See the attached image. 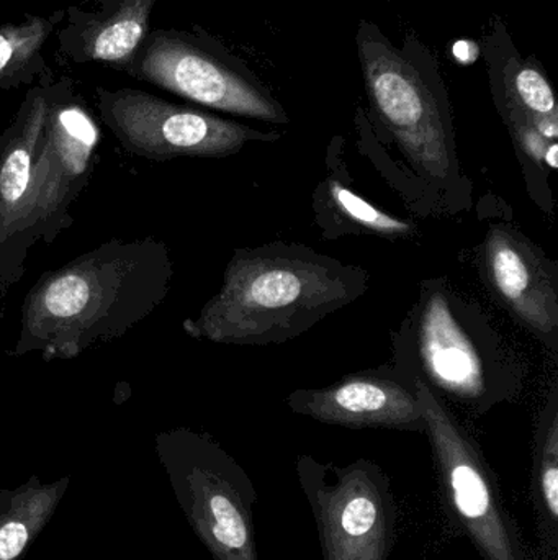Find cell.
<instances>
[{
    "mask_svg": "<svg viewBox=\"0 0 558 560\" xmlns=\"http://www.w3.org/2000/svg\"><path fill=\"white\" fill-rule=\"evenodd\" d=\"M366 290L363 269L305 246L274 243L236 249L218 292L197 318L183 322V329L216 345H282Z\"/></svg>",
    "mask_w": 558,
    "mask_h": 560,
    "instance_id": "7a4b0ae2",
    "label": "cell"
},
{
    "mask_svg": "<svg viewBox=\"0 0 558 560\" xmlns=\"http://www.w3.org/2000/svg\"><path fill=\"white\" fill-rule=\"evenodd\" d=\"M396 348V361L406 359L415 368L412 382H423L432 394L475 415L487 413L517 388V372L508 371L488 319L442 280L423 283Z\"/></svg>",
    "mask_w": 558,
    "mask_h": 560,
    "instance_id": "277c9868",
    "label": "cell"
},
{
    "mask_svg": "<svg viewBox=\"0 0 558 560\" xmlns=\"http://www.w3.org/2000/svg\"><path fill=\"white\" fill-rule=\"evenodd\" d=\"M102 124L131 156L166 163L179 158H228L249 143L281 140L189 105L174 104L141 89L95 88Z\"/></svg>",
    "mask_w": 558,
    "mask_h": 560,
    "instance_id": "30bf717a",
    "label": "cell"
},
{
    "mask_svg": "<svg viewBox=\"0 0 558 560\" xmlns=\"http://www.w3.org/2000/svg\"><path fill=\"white\" fill-rule=\"evenodd\" d=\"M412 385L431 444L442 509L451 525L484 560H533L477 441L423 382Z\"/></svg>",
    "mask_w": 558,
    "mask_h": 560,
    "instance_id": "52a82bcc",
    "label": "cell"
},
{
    "mask_svg": "<svg viewBox=\"0 0 558 560\" xmlns=\"http://www.w3.org/2000/svg\"><path fill=\"white\" fill-rule=\"evenodd\" d=\"M482 52L487 61L495 105L507 127L530 125L547 140L557 141V102L543 65L534 56L520 55L500 20L485 36Z\"/></svg>",
    "mask_w": 558,
    "mask_h": 560,
    "instance_id": "5bb4252c",
    "label": "cell"
},
{
    "mask_svg": "<svg viewBox=\"0 0 558 560\" xmlns=\"http://www.w3.org/2000/svg\"><path fill=\"white\" fill-rule=\"evenodd\" d=\"M482 255L485 280L501 305L547 346L557 349V266L510 225L490 226Z\"/></svg>",
    "mask_w": 558,
    "mask_h": 560,
    "instance_id": "8fae6325",
    "label": "cell"
},
{
    "mask_svg": "<svg viewBox=\"0 0 558 560\" xmlns=\"http://www.w3.org/2000/svg\"><path fill=\"white\" fill-rule=\"evenodd\" d=\"M287 404L295 413L321 423L425 433L415 387L392 375H351L320 390L294 392Z\"/></svg>",
    "mask_w": 558,
    "mask_h": 560,
    "instance_id": "7c38bea8",
    "label": "cell"
},
{
    "mask_svg": "<svg viewBox=\"0 0 558 560\" xmlns=\"http://www.w3.org/2000/svg\"><path fill=\"white\" fill-rule=\"evenodd\" d=\"M98 128L69 78L49 82L41 150L28 190L0 256V319L10 289L25 275L29 252L51 245L74 223L72 206L94 176Z\"/></svg>",
    "mask_w": 558,
    "mask_h": 560,
    "instance_id": "5b68a950",
    "label": "cell"
},
{
    "mask_svg": "<svg viewBox=\"0 0 558 560\" xmlns=\"http://www.w3.org/2000/svg\"><path fill=\"white\" fill-rule=\"evenodd\" d=\"M66 10L48 15H25L0 25V91L35 84L49 72L45 45L61 26Z\"/></svg>",
    "mask_w": 558,
    "mask_h": 560,
    "instance_id": "ac0fdd59",
    "label": "cell"
},
{
    "mask_svg": "<svg viewBox=\"0 0 558 560\" xmlns=\"http://www.w3.org/2000/svg\"><path fill=\"white\" fill-rule=\"evenodd\" d=\"M356 43L377 124L441 203L468 207L471 186L462 176L451 101L429 49L413 36L399 48L369 20H360Z\"/></svg>",
    "mask_w": 558,
    "mask_h": 560,
    "instance_id": "3957f363",
    "label": "cell"
},
{
    "mask_svg": "<svg viewBox=\"0 0 558 560\" xmlns=\"http://www.w3.org/2000/svg\"><path fill=\"white\" fill-rule=\"evenodd\" d=\"M71 477L41 482L32 476L16 489L0 490V560H22L68 492Z\"/></svg>",
    "mask_w": 558,
    "mask_h": 560,
    "instance_id": "2e32d148",
    "label": "cell"
},
{
    "mask_svg": "<svg viewBox=\"0 0 558 560\" xmlns=\"http://www.w3.org/2000/svg\"><path fill=\"white\" fill-rule=\"evenodd\" d=\"M52 72L23 97L12 121L0 135V256L28 190L33 164L41 150Z\"/></svg>",
    "mask_w": 558,
    "mask_h": 560,
    "instance_id": "9a60e30c",
    "label": "cell"
},
{
    "mask_svg": "<svg viewBox=\"0 0 558 560\" xmlns=\"http://www.w3.org/2000/svg\"><path fill=\"white\" fill-rule=\"evenodd\" d=\"M297 477L317 522L324 560H389L396 503L389 476L372 460L349 466L297 460Z\"/></svg>",
    "mask_w": 558,
    "mask_h": 560,
    "instance_id": "9c48e42d",
    "label": "cell"
},
{
    "mask_svg": "<svg viewBox=\"0 0 558 560\" xmlns=\"http://www.w3.org/2000/svg\"><path fill=\"white\" fill-rule=\"evenodd\" d=\"M531 499L536 518L537 539L544 560L558 555V401L557 392L541 415L534 434Z\"/></svg>",
    "mask_w": 558,
    "mask_h": 560,
    "instance_id": "e0dca14e",
    "label": "cell"
},
{
    "mask_svg": "<svg viewBox=\"0 0 558 560\" xmlns=\"http://www.w3.org/2000/svg\"><path fill=\"white\" fill-rule=\"evenodd\" d=\"M156 454L187 523L213 560H259L258 492L219 443L174 428L156 434Z\"/></svg>",
    "mask_w": 558,
    "mask_h": 560,
    "instance_id": "8992f818",
    "label": "cell"
},
{
    "mask_svg": "<svg viewBox=\"0 0 558 560\" xmlns=\"http://www.w3.org/2000/svg\"><path fill=\"white\" fill-rule=\"evenodd\" d=\"M120 72L213 110L288 124L261 79L200 26L151 30Z\"/></svg>",
    "mask_w": 558,
    "mask_h": 560,
    "instance_id": "ba28073f",
    "label": "cell"
},
{
    "mask_svg": "<svg viewBox=\"0 0 558 560\" xmlns=\"http://www.w3.org/2000/svg\"><path fill=\"white\" fill-rule=\"evenodd\" d=\"M314 210L321 226L330 230L328 236L367 233L382 238H406L416 229L406 220L377 209L334 176H328L318 187Z\"/></svg>",
    "mask_w": 558,
    "mask_h": 560,
    "instance_id": "d6986e66",
    "label": "cell"
},
{
    "mask_svg": "<svg viewBox=\"0 0 558 560\" xmlns=\"http://www.w3.org/2000/svg\"><path fill=\"white\" fill-rule=\"evenodd\" d=\"M174 262L161 240H110L28 290L9 355L78 359L123 338L159 308L173 285Z\"/></svg>",
    "mask_w": 558,
    "mask_h": 560,
    "instance_id": "6da1fadb",
    "label": "cell"
},
{
    "mask_svg": "<svg viewBox=\"0 0 558 560\" xmlns=\"http://www.w3.org/2000/svg\"><path fill=\"white\" fill-rule=\"evenodd\" d=\"M159 0H87L69 5L56 32L58 59L69 65L104 62L120 71L151 32Z\"/></svg>",
    "mask_w": 558,
    "mask_h": 560,
    "instance_id": "4fadbf2b",
    "label": "cell"
}]
</instances>
